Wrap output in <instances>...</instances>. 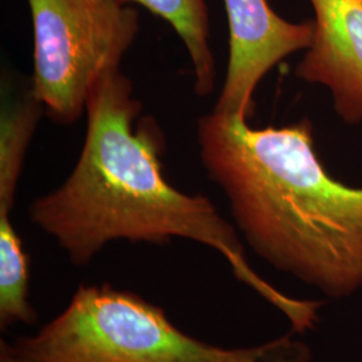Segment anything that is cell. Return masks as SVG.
<instances>
[{"label": "cell", "instance_id": "cell-1", "mask_svg": "<svg viewBox=\"0 0 362 362\" xmlns=\"http://www.w3.org/2000/svg\"><path fill=\"white\" fill-rule=\"evenodd\" d=\"M129 78L115 70L91 89L86 136L77 164L65 182L35 199L28 216L49 235L71 264L86 267L117 240L165 246L187 239L220 254L233 275L291 325L306 333L321 320V300L286 296L248 263L236 227L203 194L173 187L163 172V130L143 117Z\"/></svg>", "mask_w": 362, "mask_h": 362}, {"label": "cell", "instance_id": "cell-2", "mask_svg": "<svg viewBox=\"0 0 362 362\" xmlns=\"http://www.w3.org/2000/svg\"><path fill=\"white\" fill-rule=\"evenodd\" d=\"M203 168L259 258L330 299L362 290V188L333 179L308 117L251 128L209 113L197 121Z\"/></svg>", "mask_w": 362, "mask_h": 362}, {"label": "cell", "instance_id": "cell-3", "mask_svg": "<svg viewBox=\"0 0 362 362\" xmlns=\"http://www.w3.org/2000/svg\"><path fill=\"white\" fill-rule=\"evenodd\" d=\"M21 362H311L291 334L223 348L182 332L163 308L109 284L79 285L67 306L33 336L7 342Z\"/></svg>", "mask_w": 362, "mask_h": 362}, {"label": "cell", "instance_id": "cell-4", "mask_svg": "<svg viewBox=\"0 0 362 362\" xmlns=\"http://www.w3.org/2000/svg\"><path fill=\"white\" fill-rule=\"evenodd\" d=\"M34 34L33 90L46 116L73 125L94 85L119 70L139 34V13L119 0H28Z\"/></svg>", "mask_w": 362, "mask_h": 362}, {"label": "cell", "instance_id": "cell-5", "mask_svg": "<svg viewBox=\"0 0 362 362\" xmlns=\"http://www.w3.org/2000/svg\"><path fill=\"white\" fill-rule=\"evenodd\" d=\"M230 30L224 85L212 112L250 119L259 82L288 55L308 50L314 21L293 23L275 13L269 0H223Z\"/></svg>", "mask_w": 362, "mask_h": 362}, {"label": "cell", "instance_id": "cell-6", "mask_svg": "<svg viewBox=\"0 0 362 362\" xmlns=\"http://www.w3.org/2000/svg\"><path fill=\"white\" fill-rule=\"evenodd\" d=\"M314 38L296 66L298 79L322 85L337 116L348 125L362 122V0H310Z\"/></svg>", "mask_w": 362, "mask_h": 362}, {"label": "cell", "instance_id": "cell-7", "mask_svg": "<svg viewBox=\"0 0 362 362\" xmlns=\"http://www.w3.org/2000/svg\"><path fill=\"white\" fill-rule=\"evenodd\" d=\"M1 95L0 214H10L28 146L46 110L33 90V85L25 93H18L13 97L3 89Z\"/></svg>", "mask_w": 362, "mask_h": 362}, {"label": "cell", "instance_id": "cell-8", "mask_svg": "<svg viewBox=\"0 0 362 362\" xmlns=\"http://www.w3.org/2000/svg\"><path fill=\"white\" fill-rule=\"evenodd\" d=\"M140 4L167 21L180 37L194 66V93L207 97L215 90L216 65L209 43V16L206 0H119Z\"/></svg>", "mask_w": 362, "mask_h": 362}, {"label": "cell", "instance_id": "cell-9", "mask_svg": "<svg viewBox=\"0 0 362 362\" xmlns=\"http://www.w3.org/2000/svg\"><path fill=\"white\" fill-rule=\"evenodd\" d=\"M37 322L30 294V258L10 214H0V330Z\"/></svg>", "mask_w": 362, "mask_h": 362}, {"label": "cell", "instance_id": "cell-10", "mask_svg": "<svg viewBox=\"0 0 362 362\" xmlns=\"http://www.w3.org/2000/svg\"><path fill=\"white\" fill-rule=\"evenodd\" d=\"M0 362H21L6 345V341L0 342Z\"/></svg>", "mask_w": 362, "mask_h": 362}]
</instances>
